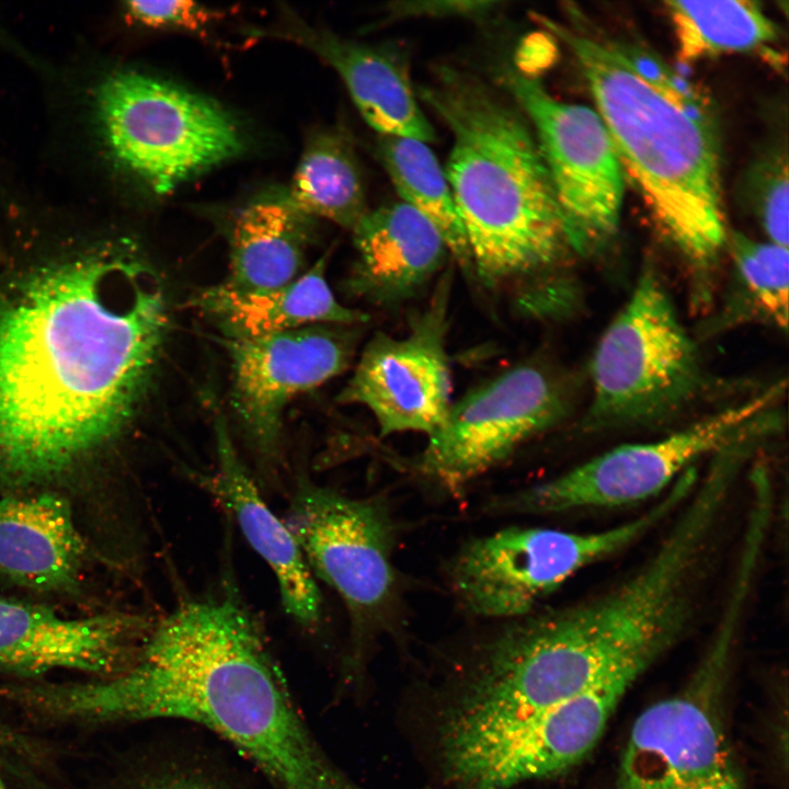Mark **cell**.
<instances>
[{"instance_id":"8fae6325","label":"cell","mask_w":789,"mask_h":789,"mask_svg":"<svg viewBox=\"0 0 789 789\" xmlns=\"http://www.w3.org/2000/svg\"><path fill=\"white\" fill-rule=\"evenodd\" d=\"M500 78L533 128L574 253H602L618 232L624 194V172L602 117L553 98L514 66H504Z\"/></svg>"},{"instance_id":"5bb4252c","label":"cell","mask_w":789,"mask_h":789,"mask_svg":"<svg viewBox=\"0 0 789 789\" xmlns=\"http://www.w3.org/2000/svg\"><path fill=\"white\" fill-rule=\"evenodd\" d=\"M357 327L313 324L254 339L228 340L232 402L268 476L276 469L286 405L346 369L359 338Z\"/></svg>"},{"instance_id":"5b68a950","label":"cell","mask_w":789,"mask_h":789,"mask_svg":"<svg viewBox=\"0 0 789 789\" xmlns=\"http://www.w3.org/2000/svg\"><path fill=\"white\" fill-rule=\"evenodd\" d=\"M757 580L748 564L732 569L693 674L678 691L634 720L618 763L616 789H743L724 696Z\"/></svg>"},{"instance_id":"3957f363","label":"cell","mask_w":789,"mask_h":789,"mask_svg":"<svg viewBox=\"0 0 789 789\" xmlns=\"http://www.w3.org/2000/svg\"><path fill=\"white\" fill-rule=\"evenodd\" d=\"M416 96L448 127L444 169L467 238L473 277L508 294L523 316H562L574 300L575 254L533 128L511 99L441 65Z\"/></svg>"},{"instance_id":"7402d4cb","label":"cell","mask_w":789,"mask_h":789,"mask_svg":"<svg viewBox=\"0 0 789 789\" xmlns=\"http://www.w3.org/2000/svg\"><path fill=\"white\" fill-rule=\"evenodd\" d=\"M286 197L309 218L321 217L353 230L368 209L351 141L338 132L315 135L300 157Z\"/></svg>"},{"instance_id":"277c9868","label":"cell","mask_w":789,"mask_h":789,"mask_svg":"<svg viewBox=\"0 0 789 789\" xmlns=\"http://www.w3.org/2000/svg\"><path fill=\"white\" fill-rule=\"evenodd\" d=\"M535 18L575 57L622 172L690 270L695 299L706 301L728 242L719 135L709 101L644 50L582 24Z\"/></svg>"},{"instance_id":"8992f818","label":"cell","mask_w":789,"mask_h":789,"mask_svg":"<svg viewBox=\"0 0 789 789\" xmlns=\"http://www.w3.org/2000/svg\"><path fill=\"white\" fill-rule=\"evenodd\" d=\"M94 130L112 163L157 195L238 156L241 132L207 98L135 70H116L95 85Z\"/></svg>"},{"instance_id":"7a4b0ae2","label":"cell","mask_w":789,"mask_h":789,"mask_svg":"<svg viewBox=\"0 0 789 789\" xmlns=\"http://www.w3.org/2000/svg\"><path fill=\"white\" fill-rule=\"evenodd\" d=\"M35 710L64 719H182L236 746L275 789H368L317 744L251 610L233 594L184 601L152 625L123 673L36 686Z\"/></svg>"},{"instance_id":"d6986e66","label":"cell","mask_w":789,"mask_h":789,"mask_svg":"<svg viewBox=\"0 0 789 789\" xmlns=\"http://www.w3.org/2000/svg\"><path fill=\"white\" fill-rule=\"evenodd\" d=\"M85 545L68 502L52 492L0 499V575L37 591L69 590Z\"/></svg>"},{"instance_id":"ffe728a7","label":"cell","mask_w":789,"mask_h":789,"mask_svg":"<svg viewBox=\"0 0 789 789\" xmlns=\"http://www.w3.org/2000/svg\"><path fill=\"white\" fill-rule=\"evenodd\" d=\"M327 255L295 281L271 290L241 291L225 283L201 291L193 305L228 336L254 339L313 324L359 325L369 320L342 305L325 277Z\"/></svg>"},{"instance_id":"ac0fdd59","label":"cell","mask_w":789,"mask_h":789,"mask_svg":"<svg viewBox=\"0 0 789 789\" xmlns=\"http://www.w3.org/2000/svg\"><path fill=\"white\" fill-rule=\"evenodd\" d=\"M285 35L335 70L362 117L379 135L434 141V128L420 107L402 52L298 23Z\"/></svg>"},{"instance_id":"6da1fadb","label":"cell","mask_w":789,"mask_h":789,"mask_svg":"<svg viewBox=\"0 0 789 789\" xmlns=\"http://www.w3.org/2000/svg\"><path fill=\"white\" fill-rule=\"evenodd\" d=\"M169 324L155 271L125 253L37 278L0 313V473H57L127 421Z\"/></svg>"},{"instance_id":"cb8c5ba5","label":"cell","mask_w":789,"mask_h":789,"mask_svg":"<svg viewBox=\"0 0 789 789\" xmlns=\"http://www.w3.org/2000/svg\"><path fill=\"white\" fill-rule=\"evenodd\" d=\"M665 5L685 61L753 53L778 38L777 26L754 1H667Z\"/></svg>"},{"instance_id":"9c48e42d","label":"cell","mask_w":789,"mask_h":789,"mask_svg":"<svg viewBox=\"0 0 789 789\" xmlns=\"http://www.w3.org/2000/svg\"><path fill=\"white\" fill-rule=\"evenodd\" d=\"M285 524L312 573L342 598L351 620L347 678L364 686L368 645L389 625L397 601L395 531L385 505L301 478Z\"/></svg>"},{"instance_id":"f546056e","label":"cell","mask_w":789,"mask_h":789,"mask_svg":"<svg viewBox=\"0 0 789 789\" xmlns=\"http://www.w3.org/2000/svg\"><path fill=\"white\" fill-rule=\"evenodd\" d=\"M0 789H8L7 786H5V784H4L3 778H2V776H1V771H0Z\"/></svg>"},{"instance_id":"7c38bea8","label":"cell","mask_w":789,"mask_h":789,"mask_svg":"<svg viewBox=\"0 0 789 789\" xmlns=\"http://www.w3.org/2000/svg\"><path fill=\"white\" fill-rule=\"evenodd\" d=\"M565 409L564 390L550 370L534 361L517 364L451 403L418 469L457 493L556 425Z\"/></svg>"},{"instance_id":"4fadbf2b","label":"cell","mask_w":789,"mask_h":789,"mask_svg":"<svg viewBox=\"0 0 789 789\" xmlns=\"http://www.w3.org/2000/svg\"><path fill=\"white\" fill-rule=\"evenodd\" d=\"M453 272L442 274L427 306L411 315L402 338L377 332L364 346L338 399L374 415L379 434L420 432L427 437L451 405L447 354Z\"/></svg>"},{"instance_id":"9a60e30c","label":"cell","mask_w":789,"mask_h":789,"mask_svg":"<svg viewBox=\"0 0 789 789\" xmlns=\"http://www.w3.org/2000/svg\"><path fill=\"white\" fill-rule=\"evenodd\" d=\"M151 627L124 613L67 618L0 597V671L36 676L75 670L112 677L136 661Z\"/></svg>"},{"instance_id":"e0dca14e","label":"cell","mask_w":789,"mask_h":789,"mask_svg":"<svg viewBox=\"0 0 789 789\" xmlns=\"http://www.w3.org/2000/svg\"><path fill=\"white\" fill-rule=\"evenodd\" d=\"M216 468L204 484L236 519L252 549L266 562L277 582L284 610L304 628L321 615V594L302 552L284 521L261 495L228 433L216 431Z\"/></svg>"},{"instance_id":"4316f807","label":"cell","mask_w":789,"mask_h":789,"mask_svg":"<svg viewBox=\"0 0 789 789\" xmlns=\"http://www.w3.org/2000/svg\"><path fill=\"white\" fill-rule=\"evenodd\" d=\"M126 16L133 22L151 27L192 33L205 32L221 14L194 1H127Z\"/></svg>"},{"instance_id":"484cf974","label":"cell","mask_w":789,"mask_h":789,"mask_svg":"<svg viewBox=\"0 0 789 789\" xmlns=\"http://www.w3.org/2000/svg\"><path fill=\"white\" fill-rule=\"evenodd\" d=\"M751 169L747 193L769 242L788 248V160L776 149Z\"/></svg>"},{"instance_id":"f1b7e54d","label":"cell","mask_w":789,"mask_h":789,"mask_svg":"<svg viewBox=\"0 0 789 789\" xmlns=\"http://www.w3.org/2000/svg\"><path fill=\"white\" fill-rule=\"evenodd\" d=\"M27 789H47L44 786H37L36 782L31 785L26 784ZM136 789H215L209 784L202 780L179 776V777H167L161 780H155L140 786Z\"/></svg>"},{"instance_id":"ba28073f","label":"cell","mask_w":789,"mask_h":789,"mask_svg":"<svg viewBox=\"0 0 789 789\" xmlns=\"http://www.w3.org/2000/svg\"><path fill=\"white\" fill-rule=\"evenodd\" d=\"M587 431L642 425L675 415L702 388L695 342L660 276L645 268L601 336L590 365Z\"/></svg>"},{"instance_id":"2e32d148","label":"cell","mask_w":789,"mask_h":789,"mask_svg":"<svg viewBox=\"0 0 789 789\" xmlns=\"http://www.w3.org/2000/svg\"><path fill=\"white\" fill-rule=\"evenodd\" d=\"M352 231L357 258L347 290L377 307L415 297L449 254L434 225L402 201L368 210Z\"/></svg>"},{"instance_id":"d4e9b609","label":"cell","mask_w":789,"mask_h":789,"mask_svg":"<svg viewBox=\"0 0 789 789\" xmlns=\"http://www.w3.org/2000/svg\"><path fill=\"white\" fill-rule=\"evenodd\" d=\"M727 245L741 287L767 320L786 330L789 298V251L773 242H759L741 233L728 237Z\"/></svg>"},{"instance_id":"603a6c76","label":"cell","mask_w":789,"mask_h":789,"mask_svg":"<svg viewBox=\"0 0 789 789\" xmlns=\"http://www.w3.org/2000/svg\"><path fill=\"white\" fill-rule=\"evenodd\" d=\"M377 156L402 202L434 225L449 254L467 275L473 276L467 238L445 170L426 142L379 135Z\"/></svg>"},{"instance_id":"44dd1931","label":"cell","mask_w":789,"mask_h":789,"mask_svg":"<svg viewBox=\"0 0 789 789\" xmlns=\"http://www.w3.org/2000/svg\"><path fill=\"white\" fill-rule=\"evenodd\" d=\"M309 219L286 195L255 201L242 208L230 231V272L225 284L241 291H264L299 277Z\"/></svg>"},{"instance_id":"83f0119b","label":"cell","mask_w":789,"mask_h":789,"mask_svg":"<svg viewBox=\"0 0 789 789\" xmlns=\"http://www.w3.org/2000/svg\"><path fill=\"white\" fill-rule=\"evenodd\" d=\"M501 1L471 0H401L385 4V20L412 18H462L483 20L496 13Z\"/></svg>"},{"instance_id":"30bf717a","label":"cell","mask_w":789,"mask_h":789,"mask_svg":"<svg viewBox=\"0 0 789 789\" xmlns=\"http://www.w3.org/2000/svg\"><path fill=\"white\" fill-rule=\"evenodd\" d=\"M785 384L663 438L614 447L549 480L496 501L507 513L557 514L614 508L659 498L704 456H711L769 412Z\"/></svg>"},{"instance_id":"52a82bcc","label":"cell","mask_w":789,"mask_h":789,"mask_svg":"<svg viewBox=\"0 0 789 789\" xmlns=\"http://www.w3.org/2000/svg\"><path fill=\"white\" fill-rule=\"evenodd\" d=\"M689 492V483L679 479L638 516L597 531L510 527L471 539L449 562L450 591L461 609L474 617H523L579 571L665 522Z\"/></svg>"}]
</instances>
